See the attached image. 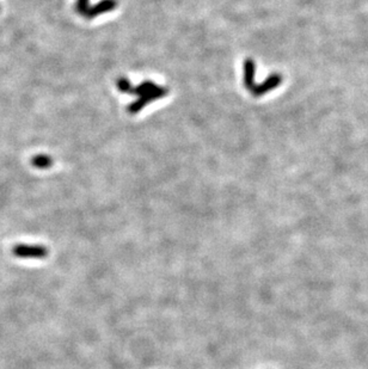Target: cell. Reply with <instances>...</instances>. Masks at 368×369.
<instances>
[{
  "mask_svg": "<svg viewBox=\"0 0 368 369\" xmlns=\"http://www.w3.org/2000/svg\"><path fill=\"white\" fill-rule=\"evenodd\" d=\"M88 5L89 0H78L77 3V9L81 13H86L88 12Z\"/></svg>",
  "mask_w": 368,
  "mask_h": 369,
  "instance_id": "3",
  "label": "cell"
},
{
  "mask_svg": "<svg viewBox=\"0 0 368 369\" xmlns=\"http://www.w3.org/2000/svg\"><path fill=\"white\" fill-rule=\"evenodd\" d=\"M12 253L18 258L44 259L48 256V249L43 245H30V244H17L12 249Z\"/></svg>",
  "mask_w": 368,
  "mask_h": 369,
  "instance_id": "1",
  "label": "cell"
},
{
  "mask_svg": "<svg viewBox=\"0 0 368 369\" xmlns=\"http://www.w3.org/2000/svg\"><path fill=\"white\" fill-rule=\"evenodd\" d=\"M31 164H33V166H35L36 169H47L53 165V159L48 155L40 154L34 156L33 160H31Z\"/></svg>",
  "mask_w": 368,
  "mask_h": 369,
  "instance_id": "2",
  "label": "cell"
}]
</instances>
